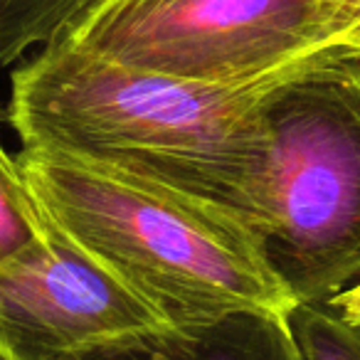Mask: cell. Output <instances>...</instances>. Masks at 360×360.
Masks as SVG:
<instances>
[{
	"label": "cell",
	"instance_id": "1",
	"mask_svg": "<svg viewBox=\"0 0 360 360\" xmlns=\"http://www.w3.org/2000/svg\"><path fill=\"white\" fill-rule=\"evenodd\" d=\"M281 79L191 82L50 42L11 72L6 116L22 148L163 183L237 212L259 232L269 160L264 96Z\"/></svg>",
	"mask_w": 360,
	"mask_h": 360
},
{
	"label": "cell",
	"instance_id": "2",
	"mask_svg": "<svg viewBox=\"0 0 360 360\" xmlns=\"http://www.w3.org/2000/svg\"><path fill=\"white\" fill-rule=\"evenodd\" d=\"M18 163L52 225L173 326L299 306L237 212L60 150L22 148Z\"/></svg>",
	"mask_w": 360,
	"mask_h": 360
},
{
	"label": "cell",
	"instance_id": "5",
	"mask_svg": "<svg viewBox=\"0 0 360 360\" xmlns=\"http://www.w3.org/2000/svg\"><path fill=\"white\" fill-rule=\"evenodd\" d=\"M165 326L173 323L57 225L45 247L0 269V350L8 358L82 353Z\"/></svg>",
	"mask_w": 360,
	"mask_h": 360
},
{
	"label": "cell",
	"instance_id": "9",
	"mask_svg": "<svg viewBox=\"0 0 360 360\" xmlns=\"http://www.w3.org/2000/svg\"><path fill=\"white\" fill-rule=\"evenodd\" d=\"M328 304L333 306L348 323L360 326V281H355L353 286L343 289L338 296H333Z\"/></svg>",
	"mask_w": 360,
	"mask_h": 360
},
{
	"label": "cell",
	"instance_id": "8",
	"mask_svg": "<svg viewBox=\"0 0 360 360\" xmlns=\"http://www.w3.org/2000/svg\"><path fill=\"white\" fill-rule=\"evenodd\" d=\"M52 222L37 205L18 155L0 139V269L37 252L50 240Z\"/></svg>",
	"mask_w": 360,
	"mask_h": 360
},
{
	"label": "cell",
	"instance_id": "3",
	"mask_svg": "<svg viewBox=\"0 0 360 360\" xmlns=\"http://www.w3.org/2000/svg\"><path fill=\"white\" fill-rule=\"evenodd\" d=\"M269 160L259 235L299 304L360 281V60L333 52L264 96Z\"/></svg>",
	"mask_w": 360,
	"mask_h": 360
},
{
	"label": "cell",
	"instance_id": "11",
	"mask_svg": "<svg viewBox=\"0 0 360 360\" xmlns=\"http://www.w3.org/2000/svg\"><path fill=\"white\" fill-rule=\"evenodd\" d=\"M0 360H11V358H8V355L3 353V350H0Z\"/></svg>",
	"mask_w": 360,
	"mask_h": 360
},
{
	"label": "cell",
	"instance_id": "10",
	"mask_svg": "<svg viewBox=\"0 0 360 360\" xmlns=\"http://www.w3.org/2000/svg\"><path fill=\"white\" fill-rule=\"evenodd\" d=\"M343 52H345V55L358 57V60H360V25L348 35V40H345V45H343Z\"/></svg>",
	"mask_w": 360,
	"mask_h": 360
},
{
	"label": "cell",
	"instance_id": "6",
	"mask_svg": "<svg viewBox=\"0 0 360 360\" xmlns=\"http://www.w3.org/2000/svg\"><path fill=\"white\" fill-rule=\"evenodd\" d=\"M15 360V358H11ZM27 360H306L289 319L237 314L205 326H165L82 353Z\"/></svg>",
	"mask_w": 360,
	"mask_h": 360
},
{
	"label": "cell",
	"instance_id": "4",
	"mask_svg": "<svg viewBox=\"0 0 360 360\" xmlns=\"http://www.w3.org/2000/svg\"><path fill=\"white\" fill-rule=\"evenodd\" d=\"M358 25L360 0H99L55 42L178 79L257 84L343 52Z\"/></svg>",
	"mask_w": 360,
	"mask_h": 360
},
{
	"label": "cell",
	"instance_id": "7",
	"mask_svg": "<svg viewBox=\"0 0 360 360\" xmlns=\"http://www.w3.org/2000/svg\"><path fill=\"white\" fill-rule=\"evenodd\" d=\"M99 0H0V67L60 40Z\"/></svg>",
	"mask_w": 360,
	"mask_h": 360
}]
</instances>
